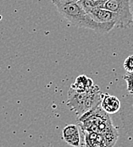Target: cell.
I'll return each mask as SVG.
<instances>
[{"instance_id":"277c9868","label":"cell","mask_w":133,"mask_h":147,"mask_svg":"<svg viewBox=\"0 0 133 147\" xmlns=\"http://www.w3.org/2000/svg\"><path fill=\"white\" fill-rule=\"evenodd\" d=\"M103 8L117 15L119 22L116 27L126 29L133 26L132 15L130 9V0H107Z\"/></svg>"},{"instance_id":"4fadbf2b","label":"cell","mask_w":133,"mask_h":147,"mask_svg":"<svg viewBox=\"0 0 133 147\" xmlns=\"http://www.w3.org/2000/svg\"><path fill=\"white\" fill-rule=\"evenodd\" d=\"M124 69L126 70V72H132L133 71V55L128 56L123 63Z\"/></svg>"},{"instance_id":"9c48e42d","label":"cell","mask_w":133,"mask_h":147,"mask_svg":"<svg viewBox=\"0 0 133 147\" xmlns=\"http://www.w3.org/2000/svg\"><path fill=\"white\" fill-rule=\"evenodd\" d=\"M94 85L95 84L91 78L85 74H82L79 75L75 79L74 83L71 86V88L78 92H86L92 88Z\"/></svg>"},{"instance_id":"8fae6325","label":"cell","mask_w":133,"mask_h":147,"mask_svg":"<svg viewBox=\"0 0 133 147\" xmlns=\"http://www.w3.org/2000/svg\"><path fill=\"white\" fill-rule=\"evenodd\" d=\"M107 0H79L77 3L88 13L90 11L103 8Z\"/></svg>"},{"instance_id":"52a82bcc","label":"cell","mask_w":133,"mask_h":147,"mask_svg":"<svg viewBox=\"0 0 133 147\" xmlns=\"http://www.w3.org/2000/svg\"><path fill=\"white\" fill-rule=\"evenodd\" d=\"M90 16L96 21L101 23H113L117 26L119 22V18L117 15L109 9L104 8L96 9L88 12Z\"/></svg>"},{"instance_id":"5b68a950","label":"cell","mask_w":133,"mask_h":147,"mask_svg":"<svg viewBox=\"0 0 133 147\" xmlns=\"http://www.w3.org/2000/svg\"><path fill=\"white\" fill-rule=\"evenodd\" d=\"M119 111L123 129L128 137L133 140V94L124 97Z\"/></svg>"},{"instance_id":"7a4b0ae2","label":"cell","mask_w":133,"mask_h":147,"mask_svg":"<svg viewBox=\"0 0 133 147\" xmlns=\"http://www.w3.org/2000/svg\"><path fill=\"white\" fill-rule=\"evenodd\" d=\"M101 99L102 92L97 85H94L92 88L86 92H78L70 88L68 91L67 106L80 118L100 105Z\"/></svg>"},{"instance_id":"6da1fadb","label":"cell","mask_w":133,"mask_h":147,"mask_svg":"<svg viewBox=\"0 0 133 147\" xmlns=\"http://www.w3.org/2000/svg\"><path fill=\"white\" fill-rule=\"evenodd\" d=\"M57 9L64 19L78 27L92 30L99 33L109 32L115 27V25L113 23H101L94 20L78 3L60 6Z\"/></svg>"},{"instance_id":"7c38bea8","label":"cell","mask_w":133,"mask_h":147,"mask_svg":"<svg viewBox=\"0 0 133 147\" xmlns=\"http://www.w3.org/2000/svg\"><path fill=\"white\" fill-rule=\"evenodd\" d=\"M123 79L126 82L127 91L130 94H133V71L132 72H127L123 76Z\"/></svg>"},{"instance_id":"3957f363","label":"cell","mask_w":133,"mask_h":147,"mask_svg":"<svg viewBox=\"0 0 133 147\" xmlns=\"http://www.w3.org/2000/svg\"><path fill=\"white\" fill-rule=\"evenodd\" d=\"M78 125L84 131L101 134L114 127L109 114L102 109L100 105L78 118Z\"/></svg>"},{"instance_id":"ba28073f","label":"cell","mask_w":133,"mask_h":147,"mask_svg":"<svg viewBox=\"0 0 133 147\" xmlns=\"http://www.w3.org/2000/svg\"><path fill=\"white\" fill-rule=\"evenodd\" d=\"M100 106L102 109L108 114H114L118 113L121 108V102L118 97L111 96L108 93H102V99Z\"/></svg>"},{"instance_id":"5bb4252c","label":"cell","mask_w":133,"mask_h":147,"mask_svg":"<svg viewBox=\"0 0 133 147\" xmlns=\"http://www.w3.org/2000/svg\"><path fill=\"white\" fill-rule=\"evenodd\" d=\"M78 1L79 0H52L53 3L56 6V8L69 4V3H77Z\"/></svg>"},{"instance_id":"9a60e30c","label":"cell","mask_w":133,"mask_h":147,"mask_svg":"<svg viewBox=\"0 0 133 147\" xmlns=\"http://www.w3.org/2000/svg\"><path fill=\"white\" fill-rule=\"evenodd\" d=\"M130 9H131V13L132 15V20H133V0H130Z\"/></svg>"},{"instance_id":"8992f818","label":"cell","mask_w":133,"mask_h":147,"mask_svg":"<svg viewBox=\"0 0 133 147\" xmlns=\"http://www.w3.org/2000/svg\"><path fill=\"white\" fill-rule=\"evenodd\" d=\"M63 140L73 147H86L85 136L79 125L68 124L62 130Z\"/></svg>"},{"instance_id":"30bf717a","label":"cell","mask_w":133,"mask_h":147,"mask_svg":"<svg viewBox=\"0 0 133 147\" xmlns=\"http://www.w3.org/2000/svg\"><path fill=\"white\" fill-rule=\"evenodd\" d=\"M86 147H107L103 134L95 132L84 131Z\"/></svg>"}]
</instances>
